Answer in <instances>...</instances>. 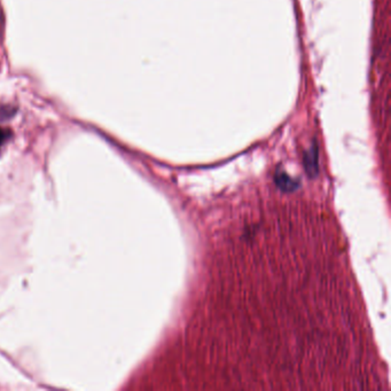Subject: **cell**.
<instances>
[{"label":"cell","mask_w":391,"mask_h":391,"mask_svg":"<svg viewBox=\"0 0 391 391\" xmlns=\"http://www.w3.org/2000/svg\"><path fill=\"white\" fill-rule=\"evenodd\" d=\"M9 138V132L8 131H5L2 129H0V144H2Z\"/></svg>","instance_id":"obj_1"}]
</instances>
